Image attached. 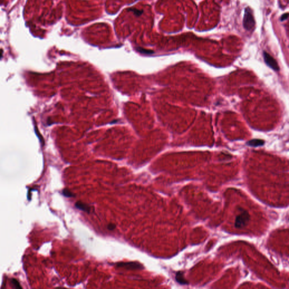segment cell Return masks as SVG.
<instances>
[{
  "instance_id": "obj_1",
  "label": "cell",
  "mask_w": 289,
  "mask_h": 289,
  "mask_svg": "<svg viewBox=\"0 0 289 289\" xmlns=\"http://www.w3.org/2000/svg\"><path fill=\"white\" fill-rule=\"evenodd\" d=\"M255 22L253 17V12L250 7H247L245 10L243 25L244 28L247 31H251L255 27Z\"/></svg>"
},
{
  "instance_id": "obj_2",
  "label": "cell",
  "mask_w": 289,
  "mask_h": 289,
  "mask_svg": "<svg viewBox=\"0 0 289 289\" xmlns=\"http://www.w3.org/2000/svg\"><path fill=\"white\" fill-rule=\"evenodd\" d=\"M250 218V216L248 212L246 210H243V211L236 216L234 226L238 229H241L245 227L248 224Z\"/></svg>"
},
{
  "instance_id": "obj_3",
  "label": "cell",
  "mask_w": 289,
  "mask_h": 289,
  "mask_svg": "<svg viewBox=\"0 0 289 289\" xmlns=\"http://www.w3.org/2000/svg\"><path fill=\"white\" fill-rule=\"evenodd\" d=\"M263 57L265 62L269 67L272 68L274 71H278L279 70V67L277 62L271 55H270L268 53L265 52H263Z\"/></svg>"
},
{
  "instance_id": "obj_4",
  "label": "cell",
  "mask_w": 289,
  "mask_h": 289,
  "mask_svg": "<svg viewBox=\"0 0 289 289\" xmlns=\"http://www.w3.org/2000/svg\"><path fill=\"white\" fill-rule=\"evenodd\" d=\"M116 266L120 268H124L127 269H142L143 266L138 262H126L119 263L116 264Z\"/></svg>"
},
{
  "instance_id": "obj_5",
  "label": "cell",
  "mask_w": 289,
  "mask_h": 289,
  "mask_svg": "<svg viewBox=\"0 0 289 289\" xmlns=\"http://www.w3.org/2000/svg\"><path fill=\"white\" fill-rule=\"evenodd\" d=\"M75 207L79 209V210H82L83 211L87 212V213H89L90 211V207L88 204L84 203L82 202H80V201H78V202L76 203Z\"/></svg>"
},
{
  "instance_id": "obj_6",
  "label": "cell",
  "mask_w": 289,
  "mask_h": 289,
  "mask_svg": "<svg viewBox=\"0 0 289 289\" xmlns=\"http://www.w3.org/2000/svg\"><path fill=\"white\" fill-rule=\"evenodd\" d=\"M264 141H263L262 140H260V139H254V140H251L248 142H247V144L249 145L250 146L256 147L263 146V145H264Z\"/></svg>"
},
{
  "instance_id": "obj_7",
  "label": "cell",
  "mask_w": 289,
  "mask_h": 289,
  "mask_svg": "<svg viewBox=\"0 0 289 289\" xmlns=\"http://www.w3.org/2000/svg\"><path fill=\"white\" fill-rule=\"evenodd\" d=\"M176 280L181 285H188V282L183 277V273L182 272H178L177 273L176 275Z\"/></svg>"
},
{
  "instance_id": "obj_8",
  "label": "cell",
  "mask_w": 289,
  "mask_h": 289,
  "mask_svg": "<svg viewBox=\"0 0 289 289\" xmlns=\"http://www.w3.org/2000/svg\"><path fill=\"white\" fill-rule=\"evenodd\" d=\"M62 194H63L64 196L66 197H74L75 196L73 193H72L71 191L67 189H64L63 191H62Z\"/></svg>"
},
{
  "instance_id": "obj_9",
  "label": "cell",
  "mask_w": 289,
  "mask_h": 289,
  "mask_svg": "<svg viewBox=\"0 0 289 289\" xmlns=\"http://www.w3.org/2000/svg\"><path fill=\"white\" fill-rule=\"evenodd\" d=\"M128 10L129 11V12H133V14L136 15V16H139L141 15L142 14L143 11L142 10H139L138 9H135V8H129V9H128Z\"/></svg>"
},
{
  "instance_id": "obj_10",
  "label": "cell",
  "mask_w": 289,
  "mask_h": 289,
  "mask_svg": "<svg viewBox=\"0 0 289 289\" xmlns=\"http://www.w3.org/2000/svg\"><path fill=\"white\" fill-rule=\"evenodd\" d=\"M12 284H13V285L14 286V287H15V288H22L21 286H20V285H19V282H18L16 279H12Z\"/></svg>"
},
{
  "instance_id": "obj_11",
  "label": "cell",
  "mask_w": 289,
  "mask_h": 289,
  "mask_svg": "<svg viewBox=\"0 0 289 289\" xmlns=\"http://www.w3.org/2000/svg\"><path fill=\"white\" fill-rule=\"evenodd\" d=\"M115 228H116V225L115 224H114L110 223L107 225L108 229L110 230H113L115 229Z\"/></svg>"
},
{
  "instance_id": "obj_12",
  "label": "cell",
  "mask_w": 289,
  "mask_h": 289,
  "mask_svg": "<svg viewBox=\"0 0 289 289\" xmlns=\"http://www.w3.org/2000/svg\"><path fill=\"white\" fill-rule=\"evenodd\" d=\"M288 17H289L288 13H286V14H283V15L281 16V21H284L285 20H286L288 18Z\"/></svg>"
},
{
  "instance_id": "obj_13",
  "label": "cell",
  "mask_w": 289,
  "mask_h": 289,
  "mask_svg": "<svg viewBox=\"0 0 289 289\" xmlns=\"http://www.w3.org/2000/svg\"><path fill=\"white\" fill-rule=\"evenodd\" d=\"M138 50L139 52H141V53H150H150H153V52H152V51H150V50H145L144 49H141V50H140V49H138V50Z\"/></svg>"
}]
</instances>
